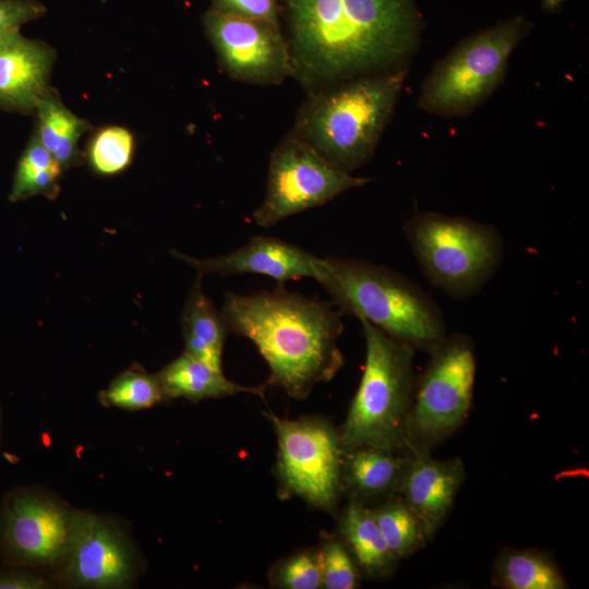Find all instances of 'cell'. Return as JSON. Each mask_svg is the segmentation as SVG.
I'll return each mask as SVG.
<instances>
[{"label": "cell", "mask_w": 589, "mask_h": 589, "mask_svg": "<svg viewBox=\"0 0 589 589\" xmlns=\"http://www.w3.org/2000/svg\"><path fill=\"white\" fill-rule=\"evenodd\" d=\"M465 476L459 458L436 460L429 453L409 452L398 494L420 519L429 540L444 524Z\"/></svg>", "instance_id": "cell-16"}, {"label": "cell", "mask_w": 589, "mask_h": 589, "mask_svg": "<svg viewBox=\"0 0 589 589\" xmlns=\"http://www.w3.org/2000/svg\"><path fill=\"white\" fill-rule=\"evenodd\" d=\"M56 53L40 40L14 32L0 40V109L35 113L49 91Z\"/></svg>", "instance_id": "cell-15"}, {"label": "cell", "mask_w": 589, "mask_h": 589, "mask_svg": "<svg viewBox=\"0 0 589 589\" xmlns=\"http://www.w3.org/2000/svg\"><path fill=\"white\" fill-rule=\"evenodd\" d=\"M269 580L284 589L322 588L318 549L299 551L279 561L271 569Z\"/></svg>", "instance_id": "cell-28"}, {"label": "cell", "mask_w": 589, "mask_h": 589, "mask_svg": "<svg viewBox=\"0 0 589 589\" xmlns=\"http://www.w3.org/2000/svg\"><path fill=\"white\" fill-rule=\"evenodd\" d=\"M371 509L387 548L397 561L412 555L429 541L422 522L399 494Z\"/></svg>", "instance_id": "cell-24"}, {"label": "cell", "mask_w": 589, "mask_h": 589, "mask_svg": "<svg viewBox=\"0 0 589 589\" xmlns=\"http://www.w3.org/2000/svg\"><path fill=\"white\" fill-rule=\"evenodd\" d=\"M76 514L77 509L48 491H11L0 506L2 563L28 567L52 579L67 555Z\"/></svg>", "instance_id": "cell-10"}, {"label": "cell", "mask_w": 589, "mask_h": 589, "mask_svg": "<svg viewBox=\"0 0 589 589\" xmlns=\"http://www.w3.org/2000/svg\"><path fill=\"white\" fill-rule=\"evenodd\" d=\"M52 585V579L41 572L5 564L0 567V589H46Z\"/></svg>", "instance_id": "cell-31"}, {"label": "cell", "mask_w": 589, "mask_h": 589, "mask_svg": "<svg viewBox=\"0 0 589 589\" xmlns=\"http://www.w3.org/2000/svg\"><path fill=\"white\" fill-rule=\"evenodd\" d=\"M494 581L505 589H563L567 584L555 562L534 550H505L496 560Z\"/></svg>", "instance_id": "cell-22"}, {"label": "cell", "mask_w": 589, "mask_h": 589, "mask_svg": "<svg viewBox=\"0 0 589 589\" xmlns=\"http://www.w3.org/2000/svg\"><path fill=\"white\" fill-rule=\"evenodd\" d=\"M339 534L361 574L371 579L392 574L397 560L387 548L370 507L350 501L339 519Z\"/></svg>", "instance_id": "cell-20"}, {"label": "cell", "mask_w": 589, "mask_h": 589, "mask_svg": "<svg viewBox=\"0 0 589 589\" xmlns=\"http://www.w3.org/2000/svg\"><path fill=\"white\" fill-rule=\"evenodd\" d=\"M408 72L404 67L308 92L289 133L351 173L374 155Z\"/></svg>", "instance_id": "cell-3"}, {"label": "cell", "mask_w": 589, "mask_h": 589, "mask_svg": "<svg viewBox=\"0 0 589 589\" xmlns=\"http://www.w3.org/2000/svg\"><path fill=\"white\" fill-rule=\"evenodd\" d=\"M167 398H183L190 401L221 398L240 393L256 395L264 399L267 388L243 386L225 376L216 369L185 352L166 364L158 373Z\"/></svg>", "instance_id": "cell-18"}, {"label": "cell", "mask_w": 589, "mask_h": 589, "mask_svg": "<svg viewBox=\"0 0 589 589\" xmlns=\"http://www.w3.org/2000/svg\"><path fill=\"white\" fill-rule=\"evenodd\" d=\"M318 553L322 588L354 589L359 587L361 570L340 537L326 536Z\"/></svg>", "instance_id": "cell-27"}, {"label": "cell", "mask_w": 589, "mask_h": 589, "mask_svg": "<svg viewBox=\"0 0 589 589\" xmlns=\"http://www.w3.org/2000/svg\"><path fill=\"white\" fill-rule=\"evenodd\" d=\"M63 171L60 164L33 133L19 158L9 200L19 202L38 195L50 200L56 199L59 194V180Z\"/></svg>", "instance_id": "cell-23"}, {"label": "cell", "mask_w": 589, "mask_h": 589, "mask_svg": "<svg viewBox=\"0 0 589 589\" xmlns=\"http://www.w3.org/2000/svg\"><path fill=\"white\" fill-rule=\"evenodd\" d=\"M134 146V136L128 129L119 125L106 127L91 139L86 160L94 172L115 176L130 166Z\"/></svg>", "instance_id": "cell-26"}, {"label": "cell", "mask_w": 589, "mask_h": 589, "mask_svg": "<svg viewBox=\"0 0 589 589\" xmlns=\"http://www.w3.org/2000/svg\"><path fill=\"white\" fill-rule=\"evenodd\" d=\"M417 377L407 422V450L424 452L453 434L466 419L472 400L476 350L460 333L446 335L430 351Z\"/></svg>", "instance_id": "cell-8"}, {"label": "cell", "mask_w": 589, "mask_h": 589, "mask_svg": "<svg viewBox=\"0 0 589 589\" xmlns=\"http://www.w3.org/2000/svg\"><path fill=\"white\" fill-rule=\"evenodd\" d=\"M281 19L306 93L407 67L423 27L414 0H281Z\"/></svg>", "instance_id": "cell-1"}, {"label": "cell", "mask_w": 589, "mask_h": 589, "mask_svg": "<svg viewBox=\"0 0 589 589\" xmlns=\"http://www.w3.org/2000/svg\"><path fill=\"white\" fill-rule=\"evenodd\" d=\"M143 567L124 525L77 509L67 555L52 579L67 588L121 589L132 586Z\"/></svg>", "instance_id": "cell-12"}, {"label": "cell", "mask_w": 589, "mask_h": 589, "mask_svg": "<svg viewBox=\"0 0 589 589\" xmlns=\"http://www.w3.org/2000/svg\"><path fill=\"white\" fill-rule=\"evenodd\" d=\"M365 362L358 389L339 429L344 450L370 446L407 450V422L417 376L414 348L361 321Z\"/></svg>", "instance_id": "cell-5"}, {"label": "cell", "mask_w": 589, "mask_h": 589, "mask_svg": "<svg viewBox=\"0 0 589 589\" xmlns=\"http://www.w3.org/2000/svg\"><path fill=\"white\" fill-rule=\"evenodd\" d=\"M277 438L276 474L283 498L299 497L333 513L342 493L339 429L321 417L296 420L265 413Z\"/></svg>", "instance_id": "cell-9"}, {"label": "cell", "mask_w": 589, "mask_h": 589, "mask_svg": "<svg viewBox=\"0 0 589 589\" xmlns=\"http://www.w3.org/2000/svg\"><path fill=\"white\" fill-rule=\"evenodd\" d=\"M202 22L219 67L231 80L274 86L292 76L281 26L224 14L212 8L204 13Z\"/></svg>", "instance_id": "cell-13"}, {"label": "cell", "mask_w": 589, "mask_h": 589, "mask_svg": "<svg viewBox=\"0 0 589 589\" xmlns=\"http://www.w3.org/2000/svg\"><path fill=\"white\" fill-rule=\"evenodd\" d=\"M168 400L158 374L137 363L116 375L98 394L103 406L127 411L149 409Z\"/></svg>", "instance_id": "cell-25"}, {"label": "cell", "mask_w": 589, "mask_h": 589, "mask_svg": "<svg viewBox=\"0 0 589 589\" xmlns=\"http://www.w3.org/2000/svg\"><path fill=\"white\" fill-rule=\"evenodd\" d=\"M212 9L224 14L265 21L281 26V0H211Z\"/></svg>", "instance_id": "cell-29"}, {"label": "cell", "mask_w": 589, "mask_h": 589, "mask_svg": "<svg viewBox=\"0 0 589 589\" xmlns=\"http://www.w3.org/2000/svg\"><path fill=\"white\" fill-rule=\"evenodd\" d=\"M220 313L228 332L250 339L269 366L264 383L304 400L344 364L338 347L342 314L327 302L278 285L253 294L229 292Z\"/></svg>", "instance_id": "cell-2"}, {"label": "cell", "mask_w": 589, "mask_h": 589, "mask_svg": "<svg viewBox=\"0 0 589 589\" xmlns=\"http://www.w3.org/2000/svg\"><path fill=\"white\" fill-rule=\"evenodd\" d=\"M408 461L409 452L370 446L344 450L342 493L362 504L397 495Z\"/></svg>", "instance_id": "cell-17"}, {"label": "cell", "mask_w": 589, "mask_h": 589, "mask_svg": "<svg viewBox=\"0 0 589 589\" xmlns=\"http://www.w3.org/2000/svg\"><path fill=\"white\" fill-rule=\"evenodd\" d=\"M371 180L338 169L288 132L271 154L265 195L253 220L260 227H273Z\"/></svg>", "instance_id": "cell-11"}, {"label": "cell", "mask_w": 589, "mask_h": 589, "mask_svg": "<svg viewBox=\"0 0 589 589\" xmlns=\"http://www.w3.org/2000/svg\"><path fill=\"white\" fill-rule=\"evenodd\" d=\"M0 438H1V416H0Z\"/></svg>", "instance_id": "cell-33"}, {"label": "cell", "mask_w": 589, "mask_h": 589, "mask_svg": "<svg viewBox=\"0 0 589 589\" xmlns=\"http://www.w3.org/2000/svg\"><path fill=\"white\" fill-rule=\"evenodd\" d=\"M566 0H543V7L548 11H555Z\"/></svg>", "instance_id": "cell-32"}, {"label": "cell", "mask_w": 589, "mask_h": 589, "mask_svg": "<svg viewBox=\"0 0 589 589\" xmlns=\"http://www.w3.org/2000/svg\"><path fill=\"white\" fill-rule=\"evenodd\" d=\"M35 113L37 125L33 133L39 143L63 170L80 165L83 156L79 140L89 130V123L65 107L51 88L40 99Z\"/></svg>", "instance_id": "cell-21"}, {"label": "cell", "mask_w": 589, "mask_h": 589, "mask_svg": "<svg viewBox=\"0 0 589 589\" xmlns=\"http://www.w3.org/2000/svg\"><path fill=\"white\" fill-rule=\"evenodd\" d=\"M46 11L38 0H0V40L41 17Z\"/></svg>", "instance_id": "cell-30"}, {"label": "cell", "mask_w": 589, "mask_h": 589, "mask_svg": "<svg viewBox=\"0 0 589 589\" xmlns=\"http://www.w3.org/2000/svg\"><path fill=\"white\" fill-rule=\"evenodd\" d=\"M342 315L366 321L389 336L430 351L446 335L437 303L401 274L368 261L322 259L316 280Z\"/></svg>", "instance_id": "cell-4"}, {"label": "cell", "mask_w": 589, "mask_h": 589, "mask_svg": "<svg viewBox=\"0 0 589 589\" xmlns=\"http://www.w3.org/2000/svg\"><path fill=\"white\" fill-rule=\"evenodd\" d=\"M531 27L516 15L460 40L423 81L418 107L444 118L471 113L503 82L512 53Z\"/></svg>", "instance_id": "cell-7"}, {"label": "cell", "mask_w": 589, "mask_h": 589, "mask_svg": "<svg viewBox=\"0 0 589 589\" xmlns=\"http://www.w3.org/2000/svg\"><path fill=\"white\" fill-rule=\"evenodd\" d=\"M404 232L425 278L453 298L478 293L503 260L497 229L467 217L416 213Z\"/></svg>", "instance_id": "cell-6"}, {"label": "cell", "mask_w": 589, "mask_h": 589, "mask_svg": "<svg viewBox=\"0 0 589 589\" xmlns=\"http://www.w3.org/2000/svg\"><path fill=\"white\" fill-rule=\"evenodd\" d=\"M171 253L191 265L200 276L208 273L221 276L251 273L271 277L284 285L301 278L317 280L322 273V259L274 237H253L243 247L211 259H194L177 251Z\"/></svg>", "instance_id": "cell-14"}, {"label": "cell", "mask_w": 589, "mask_h": 589, "mask_svg": "<svg viewBox=\"0 0 589 589\" xmlns=\"http://www.w3.org/2000/svg\"><path fill=\"white\" fill-rule=\"evenodd\" d=\"M197 275L188 293L181 317L185 353L223 370V351L228 333L224 317L202 289Z\"/></svg>", "instance_id": "cell-19"}]
</instances>
